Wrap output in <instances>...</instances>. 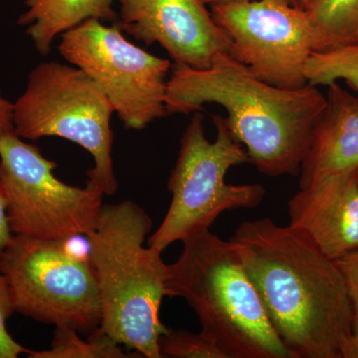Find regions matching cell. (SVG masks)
<instances>
[{
    "label": "cell",
    "instance_id": "obj_4",
    "mask_svg": "<svg viewBox=\"0 0 358 358\" xmlns=\"http://www.w3.org/2000/svg\"><path fill=\"white\" fill-rule=\"evenodd\" d=\"M181 242L178 261L166 266V296L187 301L227 358H293L233 244L209 228Z\"/></svg>",
    "mask_w": 358,
    "mask_h": 358
},
{
    "label": "cell",
    "instance_id": "obj_6",
    "mask_svg": "<svg viewBox=\"0 0 358 358\" xmlns=\"http://www.w3.org/2000/svg\"><path fill=\"white\" fill-rule=\"evenodd\" d=\"M212 121L217 129L213 143L205 136L201 110L193 113L167 183L171 205L148 239V246L162 252L174 242L210 227L223 212L255 208L263 201L266 192L262 185L226 183L231 167L250 159L243 145L231 134L225 117L212 115Z\"/></svg>",
    "mask_w": 358,
    "mask_h": 358
},
{
    "label": "cell",
    "instance_id": "obj_23",
    "mask_svg": "<svg viewBox=\"0 0 358 358\" xmlns=\"http://www.w3.org/2000/svg\"><path fill=\"white\" fill-rule=\"evenodd\" d=\"M341 358H358V333H353L341 350Z\"/></svg>",
    "mask_w": 358,
    "mask_h": 358
},
{
    "label": "cell",
    "instance_id": "obj_5",
    "mask_svg": "<svg viewBox=\"0 0 358 358\" xmlns=\"http://www.w3.org/2000/svg\"><path fill=\"white\" fill-rule=\"evenodd\" d=\"M13 126L23 140L57 136L86 150L94 159L88 182L105 195L117 192L113 162L114 108L102 90L76 66L40 63L13 103Z\"/></svg>",
    "mask_w": 358,
    "mask_h": 358
},
{
    "label": "cell",
    "instance_id": "obj_8",
    "mask_svg": "<svg viewBox=\"0 0 358 358\" xmlns=\"http://www.w3.org/2000/svg\"><path fill=\"white\" fill-rule=\"evenodd\" d=\"M57 164L15 131L0 136V185L14 235L67 241L95 229L105 193L87 182L66 185L56 178Z\"/></svg>",
    "mask_w": 358,
    "mask_h": 358
},
{
    "label": "cell",
    "instance_id": "obj_11",
    "mask_svg": "<svg viewBox=\"0 0 358 358\" xmlns=\"http://www.w3.org/2000/svg\"><path fill=\"white\" fill-rule=\"evenodd\" d=\"M122 31L159 44L176 64L206 69L230 41L200 0H117Z\"/></svg>",
    "mask_w": 358,
    "mask_h": 358
},
{
    "label": "cell",
    "instance_id": "obj_7",
    "mask_svg": "<svg viewBox=\"0 0 358 358\" xmlns=\"http://www.w3.org/2000/svg\"><path fill=\"white\" fill-rule=\"evenodd\" d=\"M66 241L14 235L0 258L14 313L55 327L92 334L102 320L100 289L91 260Z\"/></svg>",
    "mask_w": 358,
    "mask_h": 358
},
{
    "label": "cell",
    "instance_id": "obj_13",
    "mask_svg": "<svg viewBox=\"0 0 358 358\" xmlns=\"http://www.w3.org/2000/svg\"><path fill=\"white\" fill-rule=\"evenodd\" d=\"M327 87L326 105L313 124L301 160V189L358 169V96L338 82Z\"/></svg>",
    "mask_w": 358,
    "mask_h": 358
},
{
    "label": "cell",
    "instance_id": "obj_25",
    "mask_svg": "<svg viewBox=\"0 0 358 358\" xmlns=\"http://www.w3.org/2000/svg\"><path fill=\"white\" fill-rule=\"evenodd\" d=\"M289 3L292 6L296 7V8L303 9L306 10L308 8V4L310 3L312 0H288Z\"/></svg>",
    "mask_w": 358,
    "mask_h": 358
},
{
    "label": "cell",
    "instance_id": "obj_1",
    "mask_svg": "<svg viewBox=\"0 0 358 358\" xmlns=\"http://www.w3.org/2000/svg\"><path fill=\"white\" fill-rule=\"evenodd\" d=\"M229 241L292 357L341 358L353 308L336 263L270 218L245 221Z\"/></svg>",
    "mask_w": 358,
    "mask_h": 358
},
{
    "label": "cell",
    "instance_id": "obj_22",
    "mask_svg": "<svg viewBox=\"0 0 358 358\" xmlns=\"http://www.w3.org/2000/svg\"><path fill=\"white\" fill-rule=\"evenodd\" d=\"M13 103L7 100L0 89V136L14 131Z\"/></svg>",
    "mask_w": 358,
    "mask_h": 358
},
{
    "label": "cell",
    "instance_id": "obj_21",
    "mask_svg": "<svg viewBox=\"0 0 358 358\" xmlns=\"http://www.w3.org/2000/svg\"><path fill=\"white\" fill-rule=\"evenodd\" d=\"M14 237L8 216H7V202L6 193L0 185V258Z\"/></svg>",
    "mask_w": 358,
    "mask_h": 358
},
{
    "label": "cell",
    "instance_id": "obj_10",
    "mask_svg": "<svg viewBox=\"0 0 358 358\" xmlns=\"http://www.w3.org/2000/svg\"><path fill=\"white\" fill-rule=\"evenodd\" d=\"M212 17L230 41L229 54L264 82L282 89L307 86L313 53L307 13L288 0H251L211 6Z\"/></svg>",
    "mask_w": 358,
    "mask_h": 358
},
{
    "label": "cell",
    "instance_id": "obj_15",
    "mask_svg": "<svg viewBox=\"0 0 358 358\" xmlns=\"http://www.w3.org/2000/svg\"><path fill=\"white\" fill-rule=\"evenodd\" d=\"M313 52L358 42V0H312L306 9Z\"/></svg>",
    "mask_w": 358,
    "mask_h": 358
},
{
    "label": "cell",
    "instance_id": "obj_16",
    "mask_svg": "<svg viewBox=\"0 0 358 358\" xmlns=\"http://www.w3.org/2000/svg\"><path fill=\"white\" fill-rule=\"evenodd\" d=\"M79 331L72 327H58L55 329L51 348L46 350L33 352L30 358H128L121 345L103 333L99 327L90 334L89 338L83 341Z\"/></svg>",
    "mask_w": 358,
    "mask_h": 358
},
{
    "label": "cell",
    "instance_id": "obj_17",
    "mask_svg": "<svg viewBox=\"0 0 358 358\" xmlns=\"http://www.w3.org/2000/svg\"><path fill=\"white\" fill-rule=\"evenodd\" d=\"M308 84L329 86L338 80L358 94V42L322 52H313L305 67Z\"/></svg>",
    "mask_w": 358,
    "mask_h": 358
},
{
    "label": "cell",
    "instance_id": "obj_19",
    "mask_svg": "<svg viewBox=\"0 0 358 358\" xmlns=\"http://www.w3.org/2000/svg\"><path fill=\"white\" fill-rule=\"evenodd\" d=\"M14 313L10 294L6 278L0 274V358H17L22 353L30 352L8 333L7 320Z\"/></svg>",
    "mask_w": 358,
    "mask_h": 358
},
{
    "label": "cell",
    "instance_id": "obj_18",
    "mask_svg": "<svg viewBox=\"0 0 358 358\" xmlns=\"http://www.w3.org/2000/svg\"><path fill=\"white\" fill-rule=\"evenodd\" d=\"M159 352L162 357L227 358L217 343L202 331L194 334L167 329L160 336Z\"/></svg>",
    "mask_w": 358,
    "mask_h": 358
},
{
    "label": "cell",
    "instance_id": "obj_12",
    "mask_svg": "<svg viewBox=\"0 0 358 358\" xmlns=\"http://www.w3.org/2000/svg\"><path fill=\"white\" fill-rule=\"evenodd\" d=\"M355 171L303 188L288 203L289 225L333 261L358 249Z\"/></svg>",
    "mask_w": 358,
    "mask_h": 358
},
{
    "label": "cell",
    "instance_id": "obj_3",
    "mask_svg": "<svg viewBox=\"0 0 358 358\" xmlns=\"http://www.w3.org/2000/svg\"><path fill=\"white\" fill-rule=\"evenodd\" d=\"M152 218L131 200L103 204L89 239V258L100 289V329L141 357L162 358L160 320L166 296V264L162 251L145 247Z\"/></svg>",
    "mask_w": 358,
    "mask_h": 358
},
{
    "label": "cell",
    "instance_id": "obj_24",
    "mask_svg": "<svg viewBox=\"0 0 358 358\" xmlns=\"http://www.w3.org/2000/svg\"><path fill=\"white\" fill-rule=\"evenodd\" d=\"M205 6H229V4L244 3L251 0H200Z\"/></svg>",
    "mask_w": 358,
    "mask_h": 358
},
{
    "label": "cell",
    "instance_id": "obj_20",
    "mask_svg": "<svg viewBox=\"0 0 358 358\" xmlns=\"http://www.w3.org/2000/svg\"><path fill=\"white\" fill-rule=\"evenodd\" d=\"M343 273L353 308V333H358V249L334 261Z\"/></svg>",
    "mask_w": 358,
    "mask_h": 358
},
{
    "label": "cell",
    "instance_id": "obj_9",
    "mask_svg": "<svg viewBox=\"0 0 358 358\" xmlns=\"http://www.w3.org/2000/svg\"><path fill=\"white\" fill-rule=\"evenodd\" d=\"M60 38L61 55L100 87L124 128L141 131L167 115L169 59L131 43L119 24L98 20L85 21Z\"/></svg>",
    "mask_w": 358,
    "mask_h": 358
},
{
    "label": "cell",
    "instance_id": "obj_14",
    "mask_svg": "<svg viewBox=\"0 0 358 358\" xmlns=\"http://www.w3.org/2000/svg\"><path fill=\"white\" fill-rule=\"evenodd\" d=\"M115 0H26L27 11L17 23L25 26L41 55L50 53L56 37L69 31L89 20L114 21L117 13L113 8Z\"/></svg>",
    "mask_w": 358,
    "mask_h": 358
},
{
    "label": "cell",
    "instance_id": "obj_2",
    "mask_svg": "<svg viewBox=\"0 0 358 358\" xmlns=\"http://www.w3.org/2000/svg\"><path fill=\"white\" fill-rule=\"evenodd\" d=\"M326 100L310 84L292 90L264 82L228 52H220L206 69L171 65L166 108L167 115H189L205 103L220 105L250 164L278 178L300 174L308 136Z\"/></svg>",
    "mask_w": 358,
    "mask_h": 358
},
{
    "label": "cell",
    "instance_id": "obj_26",
    "mask_svg": "<svg viewBox=\"0 0 358 358\" xmlns=\"http://www.w3.org/2000/svg\"><path fill=\"white\" fill-rule=\"evenodd\" d=\"M355 176H357V180L358 183V169H357V171H355Z\"/></svg>",
    "mask_w": 358,
    "mask_h": 358
}]
</instances>
